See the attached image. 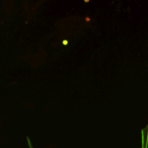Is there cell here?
<instances>
[{"mask_svg":"<svg viewBox=\"0 0 148 148\" xmlns=\"http://www.w3.org/2000/svg\"><path fill=\"white\" fill-rule=\"evenodd\" d=\"M141 148H148V123L141 130Z\"/></svg>","mask_w":148,"mask_h":148,"instance_id":"1","label":"cell"},{"mask_svg":"<svg viewBox=\"0 0 148 148\" xmlns=\"http://www.w3.org/2000/svg\"><path fill=\"white\" fill-rule=\"evenodd\" d=\"M62 43H63V44H64V45H66V44L68 43V41H66V40H64V42H62Z\"/></svg>","mask_w":148,"mask_h":148,"instance_id":"2","label":"cell"}]
</instances>
